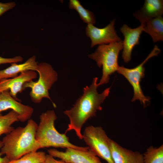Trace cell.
<instances>
[{
    "mask_svg": "<svg viewBox=\"0 0 163 163\" xmlns=\"http://www.w3.org/2000/svg\"><path fill=\"white\" fill-rule=\"evenodd\" d=\"M98 78H94L91 85L84 88L83 94L77 101L73 107L64 112L69 120L65 133L71 130L75 131L80 139H82L81 130L89 118L94 116L97 110L102 109V104L110 92V88L106 89L101 94L98 93Z\"/></svg>",
    "mask_w": 163,
    "mask_h": 163,
    "instance_id": "6da1fadb",
    "label": "cell"
},
{
    "mask_svg": "<svg viewBox=\"0 0 163 163\" xmlns=\"http://www.w3.org/2000/svg\"><path fill=\"white\" fill-rule=\"evenodd\" d=\"M38 125L33 119L28 120L26 126L14 129L2 139L0 153L10 161L18 159L40 149L35 138Z\"/></svg>",
    "mask_w": 163,
    "mask_h": 163,
    "instance_id": "7a4b0ae2",
    "label": "cell"
},
{
    "mask_svg": "<svg viewBox=\"0 0 163 163\" xmlns=\"http://www.w3.org/2000/svg\"><path fill=\"white\" fill-rule=\"evenodd\" d=\"M57 117L53 110H48L42 113L40 117L35 138L40 148H72L77 150L87 151L88 147H81L71 143L66 133H60L54 125Z\"/></svg>",
    "mask_w": 163,
    "mask_h": 163,
    "instance_id": "3957f363",
    "label": "cell"
},
{
    "mask_svg": "<svg viewBox=\"0 0 163 163\" xmlns=\"http://www.w3.org/2000/svg\"><path fill=\"white\" fill-rule=\"evenodd\" d=\"M123 48L122 40L100 45L94 53L88 55L89 58L96 62L98 67H102V75L98 83L99 86L108 83L110 76L117 71L119 67L118 56Z\"/></svg>",
    "mask_w": 163,
    "mask_h": 163,
    "instance_id": "277c9868",
    "label": "cell"
},
{
    "mask_svg": "<svg viewBox=\"0 0 163 163\" xmlns=\"http://www.w3.org/2000/svg\"><path fill=\"white\" fill-rule=\"evenodd\" d=\"M36 71L39 75L38 80L36 82L31 80L25 83L23 90L27 88H31L30 96L31 101L34 103H40L44 98L52 101L49 90L57 80V72L50 65L45 62L38 64Z\"/></svg>",
    "mask_w": 163,
    "mask_h": 163,
    "instance_id": "5b68a950",
    "label": "cell"
},
{
    "mask_svg": "<svg viewBox=\"0 0 163 163\" xmlns=\"http://www.w3.org/2000/svg\"><path fill=\"white\" fill-rule=\"evenodd\" d=\"M82 135V139L97 156L107 163H114L110 150L111 139L102 127L88 126L85 128Z\"/></svg>",
    "mask_w": 163,
    "mask_h": 163,
    "instance_id": "8992f818",
    "label": "cell"
},
{
    "mask_svg": "<svg viewBox=\"0 0 163 163\" xmlns=\"http://www.w3.org/2000/svg\"><path fill=\"white\" fill-rule=\"evenodd\" d=\"M160 52L158 46L155 45L145 59L138 66L133 69L127 68L123 66H119L117 71L118 73L126 78L133 87L134 95L131 101L139 100L144 107L149 103L150 98L144 95L140 85L141 79L145 76V69L144 66L149 59L157 56Z\"/></svg>",
    "mask_w": 163,
    "mask_h": 163,
    "instance_id": "52a82bcc",
    "label": "cell"
},
{
    "mask_svg": "<svg viewBox=\"0 0 163 163\" xmlns=\"http://www.w3.org/2000/svg\"><path fill=\"white\" fill-rule=\"evenodd\" d=\"M116 20H112L105 27L99 28L93 24H87L85 28L86 36L91 39V47L96 45L108 44L121 41L115 29Z\"/></svg>",
    "mask_w": 163,
    "mask_h": 163,
    "instance_id": "ba28073f",
    "label": "cell"
},
{
    "mask_svg": "<svg viewBox=\"0 0 163 163\" xmlns=\"http://www.w3.org/2000/svg\"><path fill=\"white\" fill-rule=\"evenodd\" d=\"M47 151L49 154L67 163H103L90 149L87 151H82L67 148L65 151H61L55 149H50Z\"/></svg>",
    "mask_w": 163,
    "mask_h": 163,
    "instance_id": "9c48e42d",
    "label": "cell"
},
{
    "mask_svg": "<svg viewBox=\"0 0 163 163\" xmlns=\"http://www.w3.org/2000/svg\"><path fill=\"white\" fill-rule=\"evenodd\" d=\"M10 109L18 114L19 121L22 122L29 119L34 112L32 107L19 102L11 96L9 90H7L0 93V114Z\"/></svg>",
    "mask_w": 163,
    "mask_h": 163,
    "instance_id": "30bf717a",
    "label": "cell"
},
{
    "mask_svg": "<svg viewBox=\"0 0 163 163\" xmlns=\"http://www.w3.org/2000/svg\"><path fill=\"white\" fill-rule=\"evenodd\" d=\"M143 24L134 28H132L126 24H124L120 28V31L124 37L123 41L122 57L125 62L127 63L129 62L134 47L139 44V38L143 31Z\"/></svg>",
    "mask_w": 163,
    "mask_h": 163,
    "instance_id": "8fae6325",
    "label": "cell"
},
{
    "mask_svg": "<svg viewBox=\"0 0 163 163\" xmlns=\"http://www.w3.org/2000/svg\"><path fill=\"white\" fill-rule=\"evenodd\" d=\"M37 74L35 71L28 70L23 72L17 76L11 79H3L0 81V93L9 90L11 96L17 101V95L23 90L24 84L35 78Z\"/></svg>",
    "mask_w": 163,
    "mask_h": 163,
    "instance_id": "7c38bea8",
    "label": "cell"
},
{
    "mask_svg": "<svg viewBox=\"0 0 163 163\" xmlns=\"http://www.w3.org/2000/svg\"><path fill=\"white\" fill-rule=\"evenodd\" d=\"M110 148L114 163H143V155L140 152L123 148L111 139Z\"/></svg>",
    "mask_w": 163,
    "mask_h": 163,
    "instance_id": "4fadbf2b",
    "label": "cell"
},
{
    "mask_svg": "<svg viewBox=\"0 0 163 163\" xmlns=\"http://www.w3.org/2000/svg\"><path fill=\"white\" fill-rule=\"evenodd\" d=\"M163 14L162 0H145L143 6L133 15L143 24L151 19L162 16Z\"/></svg>",
    "mask_w": 163,
    "mask_h": 163,
    "instance_id": "5bb4252c",
    "label": "cell"
},
{
    "mask_svg": "<svg viewBox=\"0 0 163 163\" xmlns=\"http://www.w3.org/2000/svg\"><path fill=\"white\" fill-rule=\"evenodd\" d=\"M10 66L3 70H0V81L9 78H13L17 76L18 74L23 72L32 70L37 71L38 63L36 57L33 56L28 59L24 62L17 64L11 63Z\"/></svg>",
    "mask_w": 163,
    "mask_h": 163,
    "instance_id": "9a60e30c",
    "label": "cell"
},
{
    "mask_svg": "<svg viewBox=\"0 0 163 163\" xmlns=\"http://www.w3.org/2000/svg\"><path fill=\"white\" fill-rule=\"evenodd\" d=\"M143 31L148 34L154 43L163 40V18L162 16L151 19L143 24Z\"/></svg>",
    "mask_w": 163,
    "mask_h": 163,
    "instance_id": "2e32d148",
    "label": "cell"
},
{
    "mask_svg": "<svg viewBox=\"0 0 163 163\" xmlns=\"http://www.w3.org/2000/svg\"><path fill=\"white\" fill-rule=\"evenodd\" d=\"M69 7L70 9L76 10L80 18L87 24H95L96 20L93 12L85 8L79 1L69 0Z\"/></svg>",
    "mask_w": 163,
    "mask_h": 163,
    "instance_id": "e0dca14e",
    "label": "cell"
},
{
    "mask_svg": "<svg viewBox=\"0 0 163 163\" xmlns=\"http://www.w3.org/2000/svg\"><path fill=\"white\" fill-rule=\"evenodd\" d=\"M18 114L11 110L6 114H0V136L3 134L6 135L14 129L11 125L14 122L18 121Z\"/></svg>",
    "mask_w": 163,
    "mask_h": 163,
    "instance_id": "ac0fdd59",
    "label": "cell"
},
{
    "mask_svg": "<svg viewBox=\"0 0 163 163\" xmlns=\"http://www.w3.org/2000/svg\"><path fill=\"white\" fill-rule=\"evenodd\" d=\"M143 155V163H163V145L148 147Z\"/></svg>",
    "mask_w": 163,
    "mask_h": 163,
    "instance_id": "d6986e66",
    "label": "cell"
},
{
    "mask_svg": "<svg viewBox=\"0 0 163 163\" xmlns=\"http://www.w3.org/2000/svg\"><path fill=\"white\" fill-rule=\"evenodd\" d=\"M46 155L45 152L43 151L32 152L18 159L10 161L8 163H42L44 161Z\"/></svg>",
    "mask_w": 163,
    "mask_h": 163,
    "instance_id": "ffe728a7",
    "label": "cell"
},
{
    "mask_svg": "<svg viewBox=\"0 0 163 163\" xmlns=\"http://www.w3.org/2000/svg\"><path fill=\"white\" fill-rule=\"evenodd\" d=\"M16 5L14 2L5 3L0 2V16L5 12L14 8Z\"/></svg>",
    "mask_w": 163,
    "mask_h": 163,
    "instance_id": "44dd1931",
    "label": "cell"
},
{
    "mask_svg": "<svg viewBox=\"0 0 163 163\" xmlns=\"http://www.w3.org/2000/svg\"><path fill=\"white\" fill-rule=\"evenodd\" d=\"M23 58L20 56L11 58H5L0 56V65L8 63H17L23 61Z\"/></svg>",
    "mask_w": 163,
    "mask_h": 163,
    "instance_id": "7402d4cb",
    "label": "cell"
},
{
    "mask_svg": "<svg viewBox=\"0 0 163 163\" xmlns=\"http://www.w3.org/2000/svg\"><path fill=\"white\" fill-rule=\"evenodd\" d=\"M44 163H67L61 160H57L54 157L49 154H46L45 160Z\"/></svg>",
    "mask_w": 163,
    "mask_h": 163,
    "instance_id": "603a6c76",
    "label": "cell"
},
{
    "mask_svg": "<svg viewBox=\"0 0 163 163\" xmlns=\"http://www.w3.org/2000/svg\"><path fill=\"white\" fill-rule=\"evenodd\" d=\"M3 145L2 141L0 140V149L2 147ZM2 155L0 153V163H8L10 161L8 158L5 156L3 157H2Z\"/></svg>",
    "mask_w": 163,
    "mask_h": 163,
    "instance_id": "cb8c5ba5",
    "label": "cell"
},
{
    "mask_svg": "<svg viewBox=\"0 0 163 163\" xmlns=\"http://www.w3.org/2000/svg\"><path fill=\"white\" fill-rule=\"evenodd\" d=\"M42 163H44V162H43Z\"/></svg>",
    "mask_w": 163,
    "mask_h": 163,
    "instance_id": "d4e9b609",
    "label": "cell"
}]
</instances>
